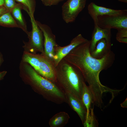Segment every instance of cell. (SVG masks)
I'll return each instance as SVG.
<instances>
[{
    "mask_svg": "<svg viewBox=\"0 0 127 127\" xmlns=\"http://www.w3.org/2000/svg\"><path fill=\"white\" fill-rule=\"evenodd\" d=\"M90 40L81 44L73 49L63 59L74 66L82 73L92 94L93 103L99 108L103 104L104 93L112 90L103 85L99 78L100 72L110 67L114 63L115 54L111 50L104 57L97 59L90 55Z\"/></svg>",
    "mask_w": 127,
    "mask_h": 127,
    "instance_id": "cell-1",
    "label": "cell"
},
{
    "mask_svg": "<svg viewBox=\"0 0 127 127\" xmlns=\"http://www.w3.org/2000/svg\"><path fill=\"white\" fill-rule=\"evenodd\" d=\"M19 69L22 80L35 92L55 103H66L65 94L58 85L39 74L29 64L21 61Z\"/></svg>",
    "mask_w": 127,
    "mask_h": 127,
    "instance_id": "cell-2",
    "label": "cell"
},
{
    "mask_svg": "<svg viewBox=\"0 0 127 127\" xmlns=\"http://www.w3.org/2000/svg\"><path fill=\"white\" fill-rule=\"evenodd\" d=\"M56 83L65 93L70 94L81 99L85 81L80 71L64 59L56 67Z\"/></svg>",
    "mask_w": 127,
    "mask_h": 127,
    "instance_id": "cell-3",
    "label": "cell"
},
{
    "mask_svg": "<svg viewBox=\"0 0 127 127\" xmlns=\"http://www.w3.org/2000/svg\"><path fill=\"white\" fill-rule=\"evenodd\" d=\"M21 60L30 65L39 74L56 83L55 69L53 61L42 54H32L24 51Z\"/></svg>",
    "mask_w": 127,
    "mask_h": 127,
    "instance_id": "cell-4",
    "label": "cell"
},
{
    "mask_svg": "<svg viewBox=\"0 0 127 127\" xmlns=\"http://www.w3.org/2000/svg\"><path fill=\"white\" fill-rule=\"evenodd\" d=\"M32 30L28 35L29 40L24 42V51L32 54L39 52L44 55V36L41 30L37 25L34 17L30 16Z\"/></svg>",
    "mask_w": 127,
    "mask_h": 127,
    "instance_id": "cell-5",
    "label": "cell"
},
{
    "mask_svg": "<svg viewBox=\"0 0 127 127\" xmlns=\"http://www.w3.org/2000/svg\"><path fill=\"white\" fill-rule=\"evenodd\" d=\"M94 24H97L102 28L118 30L127 28V13L117 15L98 16Z\"/></svg>",
    "mask_w": 127,
    "mask_h": 127,
    "instance_id": "cell-6",
    "label": "cell"
},
{
    "mask_svg": "<svg viewBox=\"0 0 127 127\" xmlns=\"http://www.w3.org/2000/svg\"><path fill=\"white\" fill-rule=\"evenodd\" d=\"M86 0H67L62 6V16L67 23L74 22L85 7Z\"/></svg>",
    "mask_w": 127,
    "mask_h": 127,
    "instance_id": "cell-7",
    "label": "cell"
},
{
    "mask_svg": "<svg viewBox=\"0 0 127 127\" xmlns=\"http://www.w3.org/2000/svg\"><path fill=\"white\" fill-rule=\"evenodd\" d=\"M36 21L43 33L44 55L48 58L53 60L55 48L58 45L56 43L55 36L49 26L37 20H36Z\"/></svg>",
    "mask_w": 127,
    "mask_h": 127,
    "instance_id": "cell-8",
    "label": "cell"
},
{
    "mask_svg": "<svg viewBox=\"0 0 127 127\" xmlns=\"http://www.w3.org/2000/svg\"><path fill=\"white\" fill-rule=\"evenodd\" d=\"M88 40L84 38L81 34H79L72 39L68 45L63 47L59 45L56 46L55 49L54 55L53 59L55 67L73 49Z\"/></svg>",
    "mask_w": 127,
    "mask_h": 127,
    "instance_id": "cell-9",
    "label": "cell"
},
{
    "mask_svg": "<svg viewBox=\"0 0 127 127\" xmlns=\"http://www.w3.org/2000/svg\"><path fill=\"white\" fill-rule=\"evenodd\" d=\"M88 13L96 23L97 17L103 15H117L127 13V10H117L98 6L94 3H91L88 5Z\"/></svg>",
    "mask_w": 127,
    "mask_h": 127,
    "instance_id": "cell-10",
    "label": "cell"
},
{
    "mask_svg": "<svg viewBox=\"0 0 127 127\" xmlns=\"http://www.w3.org/2000/svg\"><path fill=\"white\" fill-rule=\"evenodd\" d=\"M65 94L67 99L66 103L77 114L83 125L86 119L87 111L82 101L70 94Z\"/></svg>",
    "mask_w": 127,
    "mask_h": 127,
    "instance_id": "cell-11",
    "label": "cell"
},
{
    "mask_svg": "<svg viewBox=\"0 0 127 127\" xmlns=\"http://www.w3.org/2000/svg\"><path fill=\"white\" fill-rule=\"evenodd\" d=\"M94 26L90 40V52L95 49L97 42L103 39H104L108 43L111 44V29L102 28L97 24H94Z\"/></svg>",
    "mask_w": 127,
    "mask_h": 127,
    "instance_id": "cell-12",
    "label": "cell"
},
{
    "mask_svg": "<svg viewBox=\"0 0 127 127\" xmlns=\"http://www.w3.org/2000/svg\"><path fill=\"white\" fill-rule=\"evenodd\" d=\"M112 44L108 43L104 39H103L97 43L94 50L90 52L92 57L97 59L101 58L111 50Z\"/></svg>",
    "mask_w": 127,
    "mask_h": 127,
    "instance_id": "cell-13",
    "label": "cell"
},
{
    "mask_svg": "<svg viewBox=\"0 0 127 127\" xmlns=\"http://www.w3.org/2000/svg\"><path fill=\"white\" fill-rule=\"evenodd\" d=\"M70 119L68 114L64 111L56 114L50 119L49 124L50 127H63L68 123Z\"/></svg>",
    "mask_w": 127,
    "mask_h": 127,
    "instance_id": "cell-14",
    "label": "cell"
},
{
    "mask_svg": "<svg viewBox=\"0 0 127 127\" xmlns=\"http://www.w3.org/2000/svg\"><path fill=\"white\" fill-rule=\"evenodd\" d=\"M23 6L21 4H19L18 5L12 10L11 13L19 28L21 29L28 35L29 32L27 31L26 24L21 12V9H23Z\"/></svg>",
    "mask_w": 127,
    "mask_h": 127,
    "instance_id": "cell-15",
    "label": "cell"
},
{
    "mask_svg": "<svg viewBox=\"0 0 127 127\" xmlns=\"http://www.w3.org/2000/svg\"><path fill=\"white\" fill-rule=\"evenodd\" d=\"M81 99L86 108L87 114L90 111L91 104L93 103V99L89 87L85 82L83 84Z\"/></svg>",
    "mask_w": 127,
    "mask_h": 127,
    "instance_id": "cell-16",
    "label": "cell"
},
{
    "mask_svg": "<svg viewBox=\"0 0 127 127\" xmlns=\"http://www.w3.org/2000/svg\"><path fill=\"white\" fill-rule=\"evenodd\" d=\"M0 26L9 28L19 27L11 13L6 12L0 16Z\"/></svg>",
    "mask_w": 127,
    "mask_h": 127,
    "instance_id": "cell-17",
    "label": "cell"
},
{
    "mask_svg": "<svg viewBox=\"0 0 127 127\" xmlns=\"http://www.w3.org/2000/svg\"><path fill=\"white\" fill-rule=\"evenodd\" d=\"M23 6V9L29 16L34 17L36 8L35 0H16Z\"/></svg>",
    "mask_w": 127,
    "mask_h": 127,
    "instance_id": "cell-18",
    "label": "cell"
},
{
    "mask_svg": "<svg viewBox=\"0 0 127 127\" xmlns=\"http://www.w3.org/2000/svg\"><path fill=\"white\" fill-rule=\"evenodd\" d=\"M93 108H91L90 112L86 116L84 123L83 125L84 127H94L97 126L95 123H97L95 118L93 112Z\"/></svg>",
    "mask_w": 127,
    "mask_h": 127,
    "instance_id": "cell-19",
    "label": "cell"
},
{
    "mask_svg": "<svg viewBox=\"0 0 127 127\" xmlns=\"http://www.w3.org/2000/svg\"><path fill=\"white\" fill-rule=\"evenodd\" d=\"M116 39L118 42L124 43H127V28L117 30Z\"/></svg>",
    "mask_w": 127,
    "mask_h": 127,
    "instance_id": "cell-20",
    "label": "cell"
},
{
    "mask_svg": "<svg viewBox=\"0 0 127 127\" xmlns=\"http://www.w3.org/2000/svg\"><path fill=\"white\" fill-rule=\"evenodd\" d=\"M19 4L16 3L14 0H4V5L11 13L12 10Z\"/></svg>",
    "mask_w": 127,
    "mask_h": 127,
    "instance_id": "cell-21",
    "label": "cell"
},
{
    "mask_svg": "<svg viewBox=\"0 0 127 127\" xmlns=\"http://www.w3.org/2000/svg\"><path fill=\"white\" fill-rule=\"evenodd\" d=\"M8 12H9L4 5L0 7V16Z\"/></svg>",
    "mask_w": 127,
    "mask_h": 127,
    "instance_id": "cell-22",
    "label": "cell"
},
{
    "mask_svg": "<svg viewBox=\"0 0 127 127\" xmlns=\"http://www.w3.org/2000/svg\"><path fill=\"white\" fill-rule=\"evenodd\" d=\"M53 0H41L45 6H50L52 5Z\"/></svg>",
    "mask_w": 127,
    "mask_h": 127,
    "instance_id": "cell-23",
    "label": "cell"
},
{
    "mask_svg": "<svg viewBox=\"0 0 127 127\" xmlns=\"http://www.w3.org/2000/svg\"><path fill=\"white\" fill-rule=\"evenodd\" d=\"M7 73L6 71L0 72V81L3 79L5 75Z\"/></svg>",
    "mask_w": 127,
    "mask_h": 127,
    "instance_id": "cell-24",
    "label": "cell"
},
{
    "mask_svg": "<svg viewBox=\"0 0 127 127\" xmlns=\"http://www.w3.org/2000/svg\"><path fill=\"white\" fill-rule=\"evenodd\" d=\"M4 59L1 53L0 52V67Z\"/></svg>",
    "mask_w": 127,
    "mask_h": 127,
    "instance_id": "cell-25",
    "label": "cell"
},
{
    "mask_svg": "<svg viewBox=\"0 0 127 127\" xmlns=\"http://www.w3.org/2000/svg\"><path fill=\"white\" fill-rule=\"evenodd\" d=\"M62 0H53L52 4V5H56L59 2Z\"/></svg>",
    "mask_w": 127,
    "mask_h": 127,
    "instance_id": "cell-26",
    "label": "cell"
},
{
    "mask_svg": "<svg viewBox=\"0 0 127 127\" xmlns=\"http://www.w3.org/2000/svg\"><path fill=\"white\" fill-rule=\"evenodd\" d=\"M4 0H0V6L4 5Z\"/></svg>",
    "mask_w": 127,
    "mask_h": 127,
    "instance_id": "cell-27",
    "label": "cell"
},
{
    "mask_svg": "<svg viewBox=\"0 0 127 127\" xmlns=\"http://www.w3.org/2000/svg\"><path fill=\"white\" fill-rule=\"evenodd\" d=\"M119 1L124 3H127V0H118Z\"/></svg>",
    "mask_w": 127,
    "mask_h": 127,
    "instance_id": "cell-28",
    "label": "cell"
},
{
    "mask_svg": "<svg viewBox=\"0 0 127 127\" xmlns=\"http://www.w3.org/2000/svg\"><path fill=\"white\" fill-rule=\"evenodd\" d=\"M1 6H0V7Z\"/></svg>",
    "mask_w": 127,
    "mask_h": 127,
    "instance_id": "cell-29",
    "label": "cell"
}]
</instances>
